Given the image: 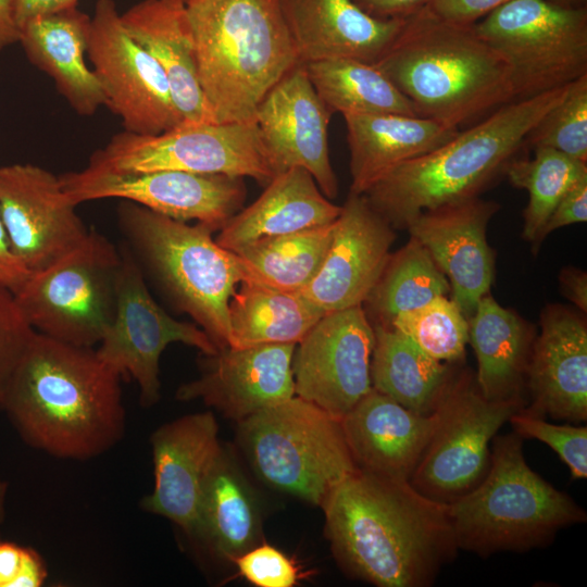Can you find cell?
<instances>
[{
	"label": "cell",
	"mask_w": 587,
	"mask_h": 587,
	"mask_svg": "<svg viewBox=\"0 0 587 587\" xmlns=\"http://www.w3.org/2000/svg\"><path fill=\"white\" fill-rule=\"evenodd\" d=\"M59 176L29 163L0 166V215L11 247L30 274L77 248L89 229Z\"/></svg>",
	"instance_id": "obj_17"
},
{
	"label": "cell",
	"mask_w": 587,
	"mask_h": 587,
	"mask_svg": "<svg viewBox=\"0 0 587 587\" xmlns=\"http://www.w3.org/2000/svg\"><path fill=\"white\" fill-rule=\"evenodd\" d=\"M523 407V398L487 399L471 373L454 374L438 405L439 423L410 484L441 503L467 494L489 470V445L497 432Z\"/></svg>",
	"instance_id": "obj_11"
},
{
	"label": "cell",
	"mask_w": 587,
	"mask_h": 587,
	"mask_svg": "<svg viewBox=\"0 0 587 587\" xmlns=\"http://www.w3.org/2000/svg\"><path fill=\"white\" fill-rule=\"evenodd\" d=\"M91 17L77 8L33 17L20 26L18 42L28 61L49 75L59 93L83 116H91L105 97L86 63Z\"/></svg>",
	"instance_id": "obj_27"
},
{
	"label": "cell",
	"mask_w": 587,
	"mask_h": 587,
	"mask_svg": "<svg viewBox=\"0 0 587 587\" xmlns=\"http://www.w3.org/2000/svg\"><path fill=\"white\" fill-rule=\"evenodd\" d=\"M587 221V176L575 183L560 199L539 237V245L553 230Z\"/></svg>",
	"instance_id": "obj_44"
},
{
	"label": "cell",
	"mask_w": 587,
	"mask_h": 587,
	"mask_svg": "<svg viewBox=\"0 0 587 587\" xmlns=\"http://www.w3.org/2000/svg\"><path fill=\"white\" fill-rule=\"evenodd\" d=\"M20 28L15 22L11 0H0V50L18 42Z\"/></svg>",
	"instance_id": "obj_50"
},
{
	"label": "cell",
	"mask_w": 587,
	"mask_h": 587,
	"mask_svg": "<svg viewBox=\"0 0 587 587\" xmlns=\"http://www.w3.org/2000/svg\"><path fill=\"white\" fill-rule=\"evenodd\" d=\"M183 1H186V0H183Z\"/></svg>",
	"instance_id": "obj_53"
},
{
	"label": "cell",
	"mask_w": 587,
	"mask_h": 587,
	"mask_svg": "<svg viewBox=\"0 0 587 587\" xmlns=\"http://www.w3.org/2000/svg\"><path fill=\"white\" fill-rule=\"evenodd\" d=\"M228 304V347L299 344L325 314L300 292L245 280Z\"/></svg>",
	"instance_id": "obj_33"
},
{
	"label": "cell",
	"mask_w": 587,
	"mask_h": 587,
	"mask_svg": "<svg viewBox=\"0 0 587 587\" xmlns=\"http://www.w3.org/2000/svg\"><path fill=\"white\" fill-rule=\"evenodd\" d=\"M372 388L420 414L438 408L454 373L392 326L373 325Z\"/></svg>",
	"instance_id": "obj_32"
},
{
	"label": "cell",
	"mask_w": 587,
	"mask_h": 587,
	"mask_svg": "<svg viewBox=\"0 0 587 587\" xmlns=\"http://www.w3.org/2000/svg\"><path fill=\"white\" fill-rule=\"evenodd\" d=\"M523 408L509 419L514 433L522 438L542 441L567 465L572 478H586L587 427L552 424L541 416L526 412Z\"/></svg>",
	"instance_id": "obj_40"
},
{
	"label": "cell",
	"mask_w": 587,
	"mask_h": 587,
	"mask_svg": "<svg viewBox=\"0 0 587 587\" xmlns=\"http://www.w3.org/2000/svg\"><path fill=\"white\" fill-rule=\"evenodd\" d=\"M191 538L229 561L258 545L261 539L255 499L242 473L224 448L204 484Z\"/></svg>",
	"instance_id": "obj_31"
},
{
	"label": "cell",
	"mask_w": 587,
	"mask_h": 587,
	"mask_svg": "<svg viewBox=\"0 0 587 587\" xmlns=\"http://www.w3.org/2000/svg\"><path fill=\"white\" fill-rule=\"evenodd\" d=\"M522 437L494 440L490 466L482 482L447 503L458 549L489 557L547 546L557 533L584 523L586 512L527 464Z\"/></svg>",
	"instance_id": "obj_7"
},
{
	"label": "cell",
	"mask_w": 587,
	"mask_h": 587,
	"mask_svg": "<svg viewBox=\"0 0 587 587\" xmlns=\"http://www.w3.org/2000/svg\"><path fill=\"white\" fill-rule=\"evenodd\" d=\"M47 575L35 549L0 539V587H40Z\"/></svg>",
	"instance_id": "obj_43"
},
{
	"label": "cell",
	"mask_w": 587,
	"mask_h": 587,
	"mask_svg": "<svg viewBox=\"0 0 587 587\" xmlns=\"http://www.w3.org/2000/svg\"><path fill=\"white\" fill-rule=\"evenodd\" d=\"M8 490H9L8 483L0 476V539H1V527L5 519Z\"/></svg>",
	"instance_id": "obj_51"
},
{
	"label": "cell",
	"mask_w": 587,
	"mask_h": 587,
	"mask_svg": "<svg viewBox=\"0 0 587 587\" xmlns=\"http://www.w3.org/2000/svg\"><path fill=\"white\" fill-rule=\"evenodd\" d=\"M474 26L507 62L515 100L565 87L587 74V5L510 0Z\"/></svg>",
	"instance_id": "obj_10"
},
{
	"label": "cell",
	"mask_w": 587,
	"mask_h": 587,
	"mask_svg": "<svg viewBox=\"0 0 587 587\" xmlns=\"http://www.w3.org/2000/svg\"><path fill=\"white\" fill-rule=\"evenodd\" d=\"M350 150V192L362 195L390 168L450 140L459 129L398 113L342 115Z\"/></svg>",
	"instance_id": "obj_28"
},
{
	"label": "cell",
	"mask_w": 587,
	"mask_h": 587,
	"mask_svg": "<svg viewBox=\"0 0 587 587\" xmlns=\"http://www.w3.org/2000/svg\"><path fill=\"white\" fill-rule=\"evenodd\" d=\"M499 204L478 197L421 213L407 228L430 254L464 316L474 313L495 278V254L486 236Z\"/></svg>",
	"instance_id": "obj_21"
},
{
	"label": "cell",
	"mask_w": 587,
	"mask_h": 587,
	"mask_svg": "<svg viewBox=\"0 0 587 587\" xmlns=\"http://www.w3.org/2000/svg\"><path fill=\"white\" fill-rule=\"evenodd\" d=\"M30 273L15 255L0 215V285L15 292Z\"/></svg>",
	"instance_id": "obj_46"
},
{
	"label": "cell",
	"mask_w": 587,
	"mask_h": 587,
	"mask_svg": "<svg viewBox=\"0 0 587 587\" xmlns=\"http://www.w3.org/2000/svg\"><path fill=\"white\" fill-rule=\"evenodd\" d=\"M321 507L338 563L378 587H427L458 550L447 503L409 480L358 469Z\"/></svg>",
	"instance_id": "obj_1"
},
{
	"label": "cell",
	"mask_w": 587,
	"mask_h": 587,
	"mask_svg": "<svg viewBox=\"0 0 587 587\" xmlns=\"http://www.w3.org/2000/svg\"><path fill=\"white\" fill-rule=\"evenodd\" d=\"M374 65L417 116L459 130L515 101L507 62L475 26L441 18L427 5L403 20Z\"/></svg>",
	"instance_id": "obj_3"
},
{
	"label": "cell",
	"mask_w": 587,
	"mask_h": 587,
	"mask_svg": "<svg viewBox=\"0 0 587 587\" xmlns=\"http://www.w3.org/2000/svg\"><path fill=\"white\" fill-rule=\"evenodd\" d=\"M567 86L507 103L438 148L390 168L362 195L394 229H407L427 210L478 197L504 173Z\"/></svg>",
	"instance_id": "obj_4"
},
{
	"label": "cell",
	"mask_w": 587,
	"mask_h": 587,
	"mask_svg": "<svg viewBox=\"0 0 587 587\" xmlns=\"http://www.w3.org/2000/svg\"><path fill=\"white\" fill-rule=\"evenodd\" d=\"M525 145L554 149L587 162V74L567 86L560 102L527 134Z\"/></svg>",
	"instance_id": "obj_39"
},
{
	"label": "cell",
	"mask_w": 587,
	"mask_h": 587,
	"mask_svg": "<svg viewBox=\"0 0 587 587\" xmlns=\"http://www.w3.org/2000/svg\"><path fill=\"white\" fill-rule=\"evenodd\" d=\"M154 484L141 508L192 537L207 478L222 446L212 412L188 414L158 427L150 437Z\"/></svg>",
	"instance_id": "obj_20"
},
{
	"label": "cell",
	"mask_w": 587,
	"mask_h": 587,
	"mask_svg": "<svg viewBox=\"0 0 587 587\" xmlns=\"http://www.w3.org/2000/svg\"><path fill=\"white\" fill-rule=\"evenodd\" d=\"M87 57L126 132L158 135L183 123L163 70L127 33L113 0L96 3Z\"/></svg>",
	"instance_id": "obj_15"
},
{
	"label": "cell",
	"mask_w": 587,
	"mask_h": 587,
	"mask_svg": "<svg viewBox=\"0 0 587 587\" xmlns=\"http://www.w3.org/2000/svg\"><path fill=\"white\" fill-rule=\"evenodd\" d=\"M301 64L355 59L374 64L403 20H380L353 0H278Z\"/></svg>",
	"instance_id": "obj_25"
},
{
	"label": "cell",
	"mask_w": 587,
	"mask_h": 587,
	"mask_svg": "<svg viewBox=\"0 0 587 587\" xmlns=\"http://www.w3.org/2000/svg\"><path fill=\"white\" fill-rule=\"evenodd\" d=\"M80 0H11L13 15L20 28L28 20L76 8Z\"/></svg>",
	"instance_id": "obj_48"
},
{
	"label": "cell",
	"mask_w": 587,
	"mask_h": 587,
	"mask_svg": "<svg viewBox=\"0 0 587 587\" xmlns=\"http://www.w3.org/2000/svg\"><path fill=\"white\" fill-rule=\"evenodd\" d=\"M540 334L533 342L526 370L536 416L582 423L587 420V326L561 305L544 310Z\"/></svg>",
	"instance_id": "obj_23"
},
{
	"label": "cell",
	"mask_w": 587,
	"mask_h": 587,
	"mask_svg": "<svg viewBox=\"0 0 587 587\" xmlns=\"http://www.w3.org/2000/svg\"><path fill=\"white\" fill-rule=\"evenodd\" d=\"M130 37L161 66L183 123H214L200 88L185 1L142 0L121 14Z\"/></svg>",
	"instance_id": "obj_26"
},
{
	"label": "cell",
	"mask_w": 587,
	"mask_h": 587,
	"mask_svg": "<svg viewBox=\"0 0 587 587\" xmlns=\"http://www.w3.org/2000/svg\"><path fill=\"white\" fill-rule=\"evenodd\" d=\"M564 296L582 312L587 311V276L576 268H564L560 275Z\"/></svg>",
	"instance_id": "obj_49"
},
{
	"label": "cell",
	"mask_w": 587,
	"mask_h": 587,
	"mask_svg": "<svg viewBox=\"0 0 587 587\" xmlns=\"http://www.w3.org/2000/svg\"><path fill=\"white\" fill-rule=\"evenodd\" d=\"M295 344H268L246 348L225 347L204 355L200 377L176 391L180 401L202 400L237 422L295 394Z\"/></svg>",
	"instance_id": "obj_22"
},
{
	"label": "cell",
	"mask_w": 587,
	"mask_h": 587,
	"mask_svg": "<svg viewBox=\"0 0 587 587\" xmlns=\"http://www.w3.org/2000/svg\"><path fill=\"white\" fill-rule=\"evenodd\" d=\"M254 471L271 487L321 505L357 466L341 420L294 396L238 422Z\"/></svg>",
	"instance_id": "obj_8"
},
{
	"label": "cell",
	"mask_w": 587,
	"mask_h": 587,
	"mask_svg": "<svg viewBox=\"0 0 587 587\" xmlns=\"http://www.w3.org/2000/svg\"><path fill=\"white\" fill-rule=\"evenodd\" d=\"M298 345L296 396L341 420L372 389L374 328L363 305L325 313Z\"/></svg>",
	"instance_id": "obj_16"
},
{
	"label": "cell",
	"mask_w": 587,
	"mask_h": 587,
	"mask_svg": "<svg viewBox=\"0 0 587 587\" xmlns=\"http://www.w3.org/2000/svg\"><path fill=\"white\" fill-rule=\"evenodd\" d=\"M334 223L264 237L233 252L241 261L249 280L285 291L301 292L322 266Z\"/></svg>",
	"instance_id": "obj_35"
},
{
	"label": "cell",
	"mask_w": 587,
	"mask_h": 587,
	"mask_svg": "<svg viewBox=\"0 0 587 587\" xmlns=\"http://www.w3.org/2000/svg\"><path fill=\"white\" fill-rule=\"evenodd\" d=\"M90 161L121 171H184L251 177L268 184L277 172L255 122L182 123L158 135L124 130Z\"/></svg>",
	"instance_id": "obj_12"
},
{
	"label": "cell",
	"mask_w": 587,
	"mask_h": 587,
	"mask_svg": "<svg viewBox=\"0 0 587 587\" xmlns=\"http://www.w3.org/2000/svg\"><path fill=\"white\" fill-rule=\"evenodd\" d=\"M467 323L480 392L490 400L523 398L533 346L528 326L489 294L480 298Z\"/></svg>",
	"instance_id": "obj_30"
},
{
	"label": "cell",
	"mask_w": 587,
	"mask_h": 587,
	"mask_svg": "<svg viewBox=\"0 0 587 587\" xmlns=\"http://www.w3.org/2000/svg\"><path fill=\"white\" fill-rule=\"evenodd\" d=\"M117 279V305L113 322L96 350L99 359L139 388V401L148 408L160 399L159 362L164 349L182 342L214 355L218 348L197 325L172 317L151 296L146 278L123 242Z\"/></svg>",
	"instance_id": "obj_14"
},
{
	"label": "cell",
	"mask_w": 587,
	"mask_h": 587,
	"mask_svg": "<svg viewBox=\"0 0 587 587\" xmlns=\"http://www.w3.org/2000/svg\"><path fill=\"white\" fill-rule=\"evenodd\" d=\"M394 328L407 336L435 360L452 363L461 360L469 342L467 319L447 296L398 314Z\"/></svg>",
	"instance_id": "obj_38"
},
{
	"label": "cell",
	"mask_w": 587,
	"mask_h": 587,
	"mask_svg": "<svg viewBox=\"0 0 587 587\" xmlns=\"http://www.w3.org/2000/svg\"><path fill=\"white\" fill-rule=\"evenodd\" d=\"M117 224L145 278L218 349L228 347L229 300L238 284L249 280L238 255L212 238V227L190 225L127 200L117 208Z\"/></svg>",
	"instance_id": "obj_6"
},
{
	"label": "cell",
	"mask_w": 587,
	"mask_h": 587,
	"mask_svg": "<svg viewBox=\"0 0 587 587\" xmlns=\"http://www.w3.org/2000/svg\"><path fill=\"white\" fill-rule=\"evenodd\" d=\"M395 238L394 228L365 196L350 192L334 223L322 266L300 294L325 313L363 305Z\"/></svg>",
	"instance_id": "obj_19"
},
{
	"label": "cell",
	"mask_w": 587,
	"mask_h": 587,
	"mask_svg": "<svg viewBox=\"0 0 587 587\" xmlns=\"http://www.w3.org/2000/svg\"><path fill=\"white\" fill-rule=\"evenodd\" d=\"M121 263L120 248L89 229L77 248L13 294L35 332L92 348L114 320Z\"/></svg>",
	"instance_id": "obj_9"
},
{
	"label": "cell",
	"mask_w": 587,
	"mask_h": 587,
	"mask_svg": "<svg viewBox=\"0 0 587 587\" xmlns=\"http://www.w3.org/2000/svg\"><path fill=\"white\" fill-rule=\"evenodd\" d=\"M340 212L341 207L322 193L309 172L290 167L278 173L254 202L227 221L215 241L236 251L264 237L330 224Z\"/></svg>",
	"instance_id": "obj_29"
},
{
	"label": "cell",
	"mask_w": 587,
	"mask_h": 587,
	"mask_svg": "<svg viewBox=\"0 0 587 587\" xmlns=\"http://www.w3.org/2000/svg\"><path fill=\"white\" fill-rule=\"evenodd\" d=\"M372 388L342 419L351 455L360 470L409 480L439 423Z\"/></svg>",
	"instance_id": "obj_24"
},
{
	"label": "cell",
	"mask_w": 587,
	"mask_h": 587,
	"mask_svg": "<svg viewBox=\"0 0 587 587\" xmlns=\"http://www.w3.org/2000/svg\"><path fill=\"white\" fill-rule=\"evenodd\" d=\"M70 200L120 198L178 221H196L220 230L242 209V177L184 171H121L89 161L59 176Z\"/></svg>",
	"instance_id": "obj_13"
},
{
	"label": "cell",
	"mask_w": 587,
	"mask_h": 587,
	"mask_svg": "<svg viewBox=\"0 0 587 587\" xmlns=\"http://www.w3.org/2000/svg\"><path fill=\"white\" fill-rule=\"evenodd\" d=\"M450 294V285L427 250L413 237L389 259L364 311L373 325L390 326L395 317Z\"/></svg>",
	"instance_id": "obj_36"
},
{
	"label": "cell",
	"mask_w": 587,
	"mask_h": 587,
	"mask_svg": "<svg viewBox=\"0 0 587 587\" xmlns=\"http://www.w3.org/2000/svg\"><path fill=\"white\" fill-rule=\"evenodd\" d=\"M558 3L572 5V7H583L586 5V0H557Z\"/></svg>",
	"instance_id": "obj_52"
},
{
	"label": "cell",
	"mask_w": 587,
	"mask_h": 587,
	"mask_svg": "<svg viewBox=\"0 0 587 587\" xmlns=\"http://www.w3.org/2000/svg\"><path fill=\"white\" fill-rule=\"evenodd\" d=\"M327 110L299 63L265 95L254 114L262 142L277 172L302 167L322 193L334 199L338 182L330 164Z\"/></svg>",
	"instance_id": "obj_18"
},
{
	"label": "cell",
	"mask_w": 587,
	"mask_h": 587,
	"mask_svg": "<svg viewBox=\"0 0 587 587\" xmlns=\"http://www.w3.org/2000/svg\"><path fill=\"white\" fill-rule=\"evenodd\" d=\"M185 5L212 121L254 122L265 95L300 63L278 0H186Z\"/></svg>",
	"instance_id": "obj_5"
},
{
	"label": "cell",
	"mask_w": 587,
	"mask_h": 587,
	"mask_svg": "<svg viewBox=\"0 0 587 587\" xmlns=\"http://www.w3.org/2000/svg\"><path fill=\"white\" fill-rule=\"evenodd\" d=\"M121 378L95 349L35 332L1 410L27 445L57 458L88 460L124 435Z\"/></svg>",
	"instance_id": "obj_2"
},
{
	"label": "cell",
	"mask_w": 587,
	"mask_h": 587,
	"mask_svg": "<svg viewBox=\"0 0 587 587\" xmlns=\"http://www.w3.org/2000/svg\"><path fill=\"white\" fill-rule=\"evenodd\" d=\"M508 1L510 0H430L427 8L447 21L474 25Z\"/></svg>",
	"instance_id": "obj_45"
},
{
	"label": "cell",
	"mask_w": 587,
	"mask_h": 587,
	"mask_svg": "<svg viewBox=\"0 0 587 587\" xmlns=\"http://www.w3.org/2000/svg\"><path fill=\"white\" fill-rule=\"evenodd\" d=\"M34 334L14 294L0 285V409L8 383Z\"/></svg>",
	"instance_id": "obj_42"
},
{
	"label": "cell",
	"mask_w": 587,
	"mask_h": 587,
	"mask_svg": "<svg viewBox=\"0 0 587 587\" xmlns=\"http://www.w3.org/2000/svg\"><path fill=\"white\" fill-rule=\"evenodd\" d=\"M533 159H512L504 173L516 188L528 192L522 236L539 248L540 233L560 199L587 176V162L550 148H535Z\"/></svg>",
	"instance_id": "obj_37"
},
{
	"label": "cell",
	"mask_w": 587,
	"mask_h": 587,
	"mask_svg": "<svg viewBox=\"0 0 587 587\" xmlns=\"http://www.w3.org/2000/svg\"><path fill=\"white\" fill-rule=\"evenodd\" d=\"M230 561L258 587H294L304 577L294 559L270 544H258Z\"/></svg>",
	"instance_id": "obj_41"
},
{
	"label": "cell",
	"mask_w": 587,
	"mask_h": 587,
	"mask_svg": "<svg viewBox=\"0 0 587 587\" xmlns=\"http://www.w3.org/2000/svg\"><path fill=\"white\" fill-rule=\"evenodd\" d=\"M303 65L315 91L332 114L416 115L408 98L374 64L340 58Z\"/></svg>",
	"instance_id": "obj_34"
},
{
	"label": "cell",
	"mask_w": 587,
	"mask_h": 587,
	"mask_svg": "<svg viewBox=\"0 0 587 587\" xmlns=\"http://www.w3.org/2000/svg\"><path fill=\"white\" fill-rule=\"evenodd\" d=\"M364 12L380 20H405L430 0H353Z\"/></svg>",
	"instance_id": "obj_47"
}]
</instances>
